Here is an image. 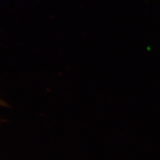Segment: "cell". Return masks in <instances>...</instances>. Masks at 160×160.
<instances>
[]
</instances>
